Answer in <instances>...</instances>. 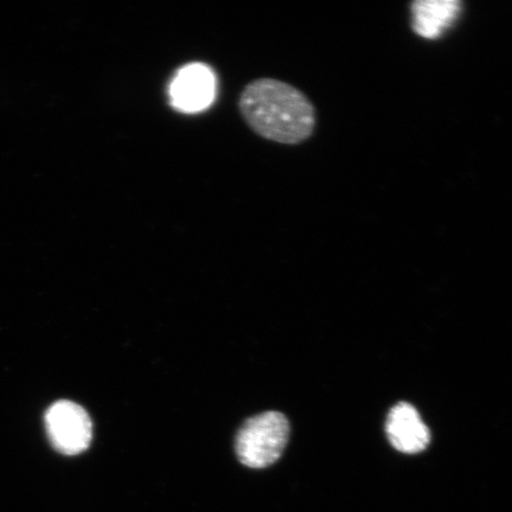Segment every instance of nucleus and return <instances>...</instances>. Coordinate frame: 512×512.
<instances>
[{
	"label": "nucleus",
	"instance_id": "f03ea898",
	"mask_svg": "<svg viewBox=\"0 0 512 512\" xmlns=\"http://www.w3.org/2000/svg\"><path fill=\"white\" fill-rule=\"evenodd\" d=\"M290 439V422L278 412L262 413L248 419L236 437L235 450L243 465L265 469L283 456Z\"/></svg>",
	"mask_w": 512,
	"mask_h": 512
},
{
	"label": "nucleus",
	"instance_id": "20e7f679",
	"mask_svg": "<svg viewBox=\"0 0 512 512\" xmlns=\"http://www.w3.org/2000/svg\"><path fill=\"white\" fill-rule=\"evenodd\" d=\"M215 94V74L203 63H192L179 69L170 86L171 105L187 113L206 110L213 104Z\"/></svg>",
	"mask_w": 512,
	"mask_h": 512
},
{
	"label": "nucleus",
	"instance_id": "7ed1b4c3",
	"mask_svg": "<svg viewBox=\"0 0 512 512\" xmlns=\"http://www.w3.org/2000/svg\"><path fill=\"white\" fill-rule=\"evenodd\" d=\"M47 431L57 451L75 456L91 445L93 425L88 413L78 403L59 401L48 409Z\"/></svg>",
	"mask_w": 512,
	"mask_h": 512
},
{
	"label": "nucleus",
	"instance_id": "423d86ee",
	"mask_svg": "<svg viewBox=\"0 0 512 512\" xmlns=\"http://www.w3.org/2000/svg\"><path fill=\"white\" fill-rule=\"evenodd\" d=\"M460 11L454 0H424L413 4V28L416 34L430 38L439 37L450 28Z\"/></svg>",
	"mask_w": 512,
	"mask_h": 512
},
{
	"label": "nucleus",
	"instance_id": "39448f33",
	"mask_svg": "<svg viewBox=\"0 0 512 512\" xmlns=\"http://www.w3.org/2000/svg\"><path fill=\"white\" fill-rule=\"evenodd\" d=\"M386 431L390 444L402 453H420L430 445V430L422 421L419 412L407 402H401L392 408Z\"/></svg>",
	"mask_w": 512,
	"mask_h": 512
},
{
	"label": "nucleus",
	"instance_id": "f257e3e1",
	"mask_svg": "<svg viewBox=\"0 0 512 512\" xmlns=\"http://www.w3.org/2000/svg\"><path fill=\"white\" fill-rule=\"evenodd\" d=\"M239 111L259 137L281 145H299L316 127V110L307 96L290 83L260 78L243 88Z\"/></svg>",
	"mask_w": 512,
	"mask_h": 512
}]
</instances>
